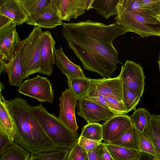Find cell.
Instances as JSON below:
<instances>
[{"mask_svg": "<svg viewBox=\"0 0 160 160\" xmlns=\"http://www.w3.org/2000/svg\"><path fill=\"white\" fill-rule=\"evenodd\" d=\"M67 160H88L87 152L77 143L70 150Z\"/></svg>", "mask_w": 160, "mask_h": 160, "instance_id": "35", "label": "cell"}, {"mask_svg": "<svg viewBox=\"0 0 160 160\" xmlns=\"http://www.w3.org/2000/svg\"><path fill=\"white\" fill-rule=\"evenodd\" d=\"M4 88V86L2 83H0V92H1L2 90Z\"/></svg>", "mask_w": 160, "mask_h": 160, "instance_id": "44", "label": "cell"}, {"mask_svg": "<svg viewBox=\"0 0 160 160\" xmlns=\"http://www.w3.org/2000/svg\"><path fill=\"white\" fill-rule=\"evenodd\" d=\"M102 142L89 139L80 136L78 143L88 153L94 150Z\"/></svg>", "mask_w": 160, "mask_h": 160, "instance_id": "36", "label": "cell"}, {"mask_svg": "<svg viewBox=\"0 0 160 160\" xmlns=\"http://www.w3.org/2000/svg\"><path fill=\"white\" fill-rule=\"evenodd\" d=\"M24 10L30 17L41 13L51 0H19Z\"/></svg>", "mask_w": 160, "mask_h": 160, "instance_id": "28", "label": "cell"}, {"mask_svg": "<svg viewBox=\"0 0 160 160\" xmlns=\"http://www.w3.org/2000/svg\"><path fill=\"white\" fill-rule=\"evenodd\" d=\"M142 133L152 143L160 155V115H151L147 127Z\"/></svg>", "mask_w": 160, "mask_h": 160, "instance_id": "20", "label": "cell"}, {"mask_svg": "<svg viewBox=\"0 0 160 160\" xmlns=\"http://www.w3.org/2000/svg\"><path fill=\"white\" fill-rule=\"evenodd\" d=\"M58 14L62 21H69L85 12V0H53Z\"/></svg>", "mask_w": 160, "mask_h": 160, "instance_id": "16", "label": "cell"}, {"mask_svg": "<svg viewBox=\"0 0 160 160\" xmlns=\"http://www.w3.org/2000/svg\"><path fill=\"white\" fill-rule=\"evenodd\" d=\"M96 94L111 97L123 102L122 82L120 75L112 78L90 79L87 96Z\"/></svg>", "mask_w": 160, "mask_h": 160, "instance_id": "9", "label": "cell"}, {"mask_svg": "<svg viewBox=\"0 0 160 160\" xmlns=\"http://www.w3.org/2000/svg\"><path fill=\"white\" fill-rule=\"evenodd\" d=\"M140 98L125 84L122 83V102L127 113L136 110Z\"/></svg>", "mask_w": 160, "mask_h": 160, "instance_id": "31", "label": "cell"}, {"mask_svg": "<svg viewBox=\"0 0 160 160\" xmlns=\"http://www.w3.org/2000/svg\"><path fill=\"white\" fill-rule=\"evenodd\" d=\"M159 17H160V11H159Z\"/></svg>", "mask_w": 160, "mask_h": 160, "instance_id": "45", "label": "cell"}, {"mask_svg": "<svg viewBox=\"0 0 160 160\" xmlns=\"http://www.w3.org/2000/svg\"><path fill=\"white\" fill-rule=\"evenodd\" d=\"M14 141V136L0 125V155Z\"/></svg>", "mask_w": 160, "mask_h": 160, "instance_id": "33", "label": "cell"}, {"mask_svg": "<svg viewBox=\"0 0 160 160\" xmlns=\"http://www.w3.org/2000/svg\"><path fill=\"white\" fill-rule=\"evenodd\" d=\"M118 4L124 8L142 17L160 20L158 15L142 7L139 0H120Z\"/></svg>", "mask_w": 160, "mask_h": 160, "instance_id": "25", "label": "cell"}, {"mask_svg": "<svg viewBox=\"0 0 160 160\" xmlns=\"http://www.w3.org/2000/svg\"><path fill=\"white\" fill-rule=\"evenodd\" d=\"M77 113L88 124L106 122L114 116L109 109L85 98L78 101Z\"/></svg>", "mask_w": 160, "mask_h": 160, "instance_id": "12", "label": "cell"}, {"mask_svg": "<svg viewBox=\"0 0 160 160\" xmlns=\"http://www.w3.org/2000/svg\"><path fill=\"white\" fill-rule=\"evenodd\" d=\"M26 23L34 26L47 29L55 28L62 23L53 0L41 13L29 17Z\"/></svg>", "mask_w": 160, "mask_h": 160, "instance_id": "14", "label": "cell"}, {"mask_svg": "<svg viewBox=\"0 0 160 160\" xmlns=\"http://www.w3.org/2000/svg\"><path fill=\"white\" fill-rule=\"evenodd\" d=\"M158 64L159 70L160 72V53H159V57L158 60Z\"/></svg>", "mask_w": 160, "mask_h": 160, "instance_id": "43", "label": "cell"}, {"mask_svg": "<svg viewBox=\"0 0 160 160\" xmlns=\"http://www.w3.org/2000/svg\"><path fill=\"white\" fill-rule=\"evenodd\" d=\"M68 88L78 101L84 98L87 95L90 78L68 77Z\"/></svg>", "mask_w": 160, "mask_h": 160, "instance_id": "23", "label": "cell"}, {"mask_svg": "<svg viewBox=\"0 0 160 160\" xmlns=\"http://www.w3.org/2000/svg\"><path fill=\"white\" fill-rule=\"evenodd\" d=\"M104 144L114 160H138L140 158L141 152L138 151L108 143Z\"/></svg>", "mask_w": 160, "mask_h": 160, "instance_id": "22", "label": "cell"}, {"mask_svg": "<svg viewBox=\"0 0 160 160\" xmlns=\"http://www.w3.org/2000/svg\"><path fill=\"white\" fill-rule=\"evenodd\" d=\"M0 15L8 18L17 25L26 22L29 17L19 0H0Z\"/></svg>", "mask_w": 160, "mask_h": 160, "instance_id": "17", "label": "cell"}, {"mask_svg": "<svg viewBox=\"0 0 160 160\" xmlns=\"http://www.w3.org/2000/svg\"><path fill=\"white\" fill-rule=\"evenodd\" d=\"M139 1L142 7L153 12L159 16V14L160 10V0H139Z\"/></svg>", "mask_w": 160, "mask_h": 160, "instance_id": "37", "label": "cell"}, {"mask_svg": "<svg viewBox=\"0 0 160 160\" xmlns=\"http://www.w3.org/2000/svg\"><path fill=\"white\" fill-rule=\"evenodd\" d=\"M16 127L14 141L30 155L61 149L47 135L33 114L32 106L24 98L9 99Z\"/></svg>", "mask_w": 160, "mask_h": 160, "instance_id": "2", "label": "cell"}, {"mask_svg": "<svg viewBox=\"0 0 160 160\" xmlns=\"http://www.w3.org/2000/svg\"><path fill=\"white\" fill-rule=\"evenodd\" d=\"M140 152V157L138 160H154V158L152 155L145 152Z\"/></svg>", "mask_w": 160, "mask_h": 160, "instance_id": "41", "label": "cell"}, {"mask_svg": "<svg viewBox=\"0 0 160 160\" xmlns=\"http://www.w3.org/2000/svg\"><path fill=\"white\" fill-rule=\"evenodd\" d=\"M80 136L97 141L102 140V129L101 124L98 123H88L82 129Z\"/></svg>", "mask_w": 160, "mask_h": 160, "instance_id": "29", "label": "cell"}, {"mask_svg": "<svg viewBox=\"0 0 160 160\" xmlns=\"http://www.w3.org/2000/svg\"><path fill=\"white\" fill-rule=\"evenodd\" d=\"M84 98L87 99L109 110L105 98L100 95H93L86 96Z\"/></svg>", "mask_w": 160, "mask_h": 160, "instance_id": "38", "label": "cell"}, {"mask_svg": "<svg viewBox=\"0 0 160 160\" xmlns=\"http://www.w3.org/2000/svg\"><path fill=\"white\" fill-rule=\"evenodd\" d=\"M55 43L50 32H43L40 59L41 73L48 76L52 74L55 63Z\"/></svg>", "mask_w": 160, "mask_h": 160, "instance_id": "13", "label": "cell"}, {"mask_svg": "<svg viewBox=\"0 0 160 160\" xmlns=\"http://www.w3.org/2000/svg\"><path fill=\"white\" fill-rule=\"evenodd\" d=\"M18 91L39 102L53 103L54 92L50 81L47 77L38 75L33 78L28 79L19 87Z\"/></svg>", "mask_w": 160, "mask_h": 160, "instance_id": "7", "label": "cell"}, {"mask_svg": "<svg viewBox=\"0 0 160 160\" xmlns=\"http://www.w3.org/2000/svg\"><path fill=\"white\" fill-rule=\"evenodd\" d=\"M70 150L63 149L31 155L29 160H67Z\"/></svg>", "mask_w": 160, "mask_h": 160, "instance_id": "30", "label": "cell"}, {"mask_svg": "<svg viewBox=\"0 0 160 160\" xmlns=\"http://www.w3.org/2000/svg\"><path fill=\"white\" fill-rule=\"evenodd\" d=\"M104 142H102L93 151L87 153L88 160H101Z\"/></svg>", "mask_w": 160, "mask_h": 160, "instance_id": "39", "label": "cell"}, {"mask_svg": "<svg viewBox=\"0 0 160 160\" xmlns=\"http://www.w3.org/2000/svg\"><path fill=\"white\" fill-rule=\"evenodd\" d=\"M140 133L133 127L118 138L108 144L139 151L138 142Z\"/></svg>", "mask_w": 160, "mask_h": 160, "instance_id": "21", "label": "cell"}, {"mask_svg": "<svg viewBox=\"0 0 160 160\" xmlns=\"http://www.w3.org/2000/svg\"><path fill=\"white\" fill-rule=\"evenodd\" d=\"M25 46L24 39L17 49L12 60L6 64L4 71L8 76L10 84L19 87L24 79L22 68V57Z\"/></svg>", "mask_w": 160, "mask_h": 160, "instance_id": "15", "label": "cell"}, {"mask_svg": "<svg viewBox=\"0 0 160 160\" xmlns=\"http://www.w3.org/2000/svg\"><path fill=\"white\" fill-rule=\"evenodd\" d=\"M60 121L71 130L77 132L78 129L75 114V108L78 99L68 88L59 97Z\"/></svg>", "mask_w": 160, "mask_h": 160, "instance_id": "10", "label": "cell"}, {"mask_svg": "<svg viewBox=\"0 0 160 160\" xmlns=\"http://www.w3.org/2000/svg\"><path fill=\"white\" fill-rule=\"evenodd\" d=\"M151 115L145 108L136 109L130 116L133 126L142 133L147 127Z\"/></svg>", "mask_w": 160, "mask_h": 160, "instance_id": "27", "label": "cell"}, {"mask_svg": "<svg viewBox=\"0 0 160 160\" xmlns=\"http://www.w3.org/2000/svg\"><path fill=\"white\" fill-rule=\"evenodd\" d=\"M55 55L56 67L67 77H86L81 66L70 61L64 52L62 47L55 49Z\"/></svg>", "mask_w": 160, "mask_h": 160, "instance_id": "18", "label": "cell"}, {"mask_svg": "<svg viewBox=\"0 0 160 160\" xmlns=\"http://www.w3.org/2000/svg\"><path fill=\"white\" fill-rule=\"evenodd\" d=\"M154 160H157L155 159L154 158Z\"/></svg>", "mask_w": 160, "mask_h": 160, "instance_id": "46", "label": "cell"}, {"mask_svg": "<svg viewBox=\"0 0 160 160\" xmlns=\"http://www.w3.org/2000/svg\"><path fill=\"white\" fill-rule=\"evenodd\" d=\"M0 125L15 136L16 133V127L12 107L9 101L4 98L1 92Z\"/></svg>", "mask_w": 160, "mask_h": 160, "instance_id": "19", "label": "cell"}, {"mask_svg": "<svg viewBox=\"0 0 160 160\" xmlns=\"http://www.w3.org/2000/svg\"></svg>", "mask_w": 160, "mask_h": 160, "instance_id": "47", "label": "cell"}, {"mask_svg": "<svg viewBox=\"0 0 160 160\" xmlns=\"http://www.w3.org/2000/svg\"><path fill=\"white\" fill-rule=\"evenodd\" d=\"M104 143L112 142L133 127L130 116L127 114L114 115L101 124Z\"/></svg>", "mask_w": 160, "mask_h": 160, "instance_id": "11", "label": "cell"}, {"mask_svg": "<svg viewBox=\"0 0 160 160\" xmlns=\"http://www.w3.org/2000/svg\"><path fill=\"white\" fill-rule=\"evenodd\" d=\"M43 32L41 28L34 26L28 36L24 39L22 68L24 79L35 73H41L40 59Z\"/></svg>", "mask_w": 160, "mask_h": 160, "instance_id": "5", "label": "cell"}, {"mask_svg": "<svg viewBox=\"0 0 160 160\" xmlns=\"http://www.w3.org/2000/svg\"><path fill=\"white\" fill-rule=\"evenodd\" d=\"M62 34L72 50L88 71L111 78L121 63L113 44L126 29L116 22L106 25L88 19L62 23Z\"/></svg>", "mask_w": 160, "mask_h": 160, "instance_id": "1", "label": "cell"}, {"mask_svg": "<svg viewBox=\"0 0 160 160\" xmlns=\"http://www.w3.org/2000/svg\"><path fill=\"white\" fill-rule=\"evenodd\" d=\"M101 158V160H114L105 147L104 142Z\"/></svg>", "mask_w": 160, "mask_h": 160, "instance_id": "40", "label": "cell"}, {"mask_svg": "<svg viewBox=\"0 0 160 160\" xmlns=\"http://www.w3.org/2000/svg\"><path fill=\"white\" fill-rule=\"evenodd\" d=\"M138 145L139 152L148 153L157 160H160V155L150 140L142 133H140Z\"/></svg>", "mask_w": 160, "mask_h": 160, "instance_id": "32", "label": "cell"}, {"mask_svg": "<svg viewBox=\"0 0 160 160\" xmlns=\"http://www.w3.org/2000/svg\"><path fill=\"white\" fill-rule=\"evenodd\" d=\"M32 109L47 135L57 146L70 150L78 143L79 137L77 132L68 128L58 117L49 112L42 104L32 106Z\"/></svg>", "mask_w": 160, "mask_h": 160, "instance_id": "3", "label": "cell"}, {"mask_svg": "<svg viewBox=\"0 0 160 160\" xmlns=\"http://www.w3.org/2000/svg\"><path fill=\"white\" fill-rule=\"evenodd\" d=\"M16 26L11 20L0 24V74L5 65L12 60L17 49L21 43Z\"/></svg>", "mask_w": 160, "mask_h": 160, "instance_id": "6", "label": "cell"}, {"mask_svg": "<svg viewBox=\"0 0 160 160\" xmlns=\"http://www.w3.org/2000/svg\"><path fill=\"white\" fill-rule=\"evenodd\" d=\"M116 22L142 38L154 36L160 37V20L157 18H145L126 9L118 3Z\"/></svg>", "mask_w": 160, "mask_h": 160, "instance_id": "4", "label": "cell"}, {"mask_svg": "<svg viewBox=\"0 0 160 160\" xmlns=\"http://www.w3.org/2000/svg\"><path fill=\"white\" fill-rule=\"evenodd\" d=\"M120 0H94L92 7L99 14L108 19L117 15V6Z\"/></svg>", "mask_w": 160, "mask_h": 160, "instance_id": "24", "label": "cell"}, {"mask_svg": "<svg viewBox=\"0 0 160 160\" xmlns=\"http://www.w3.org/2000/svg\"><path fill=\"white\" fill-rule=\"evenodd\" d=\"M29 152L14 141L0 156V160H29Z\"/></svg>", "mask_w": 160, "mask_h": 160, "instance_id": "26", "label": "cell"}, {"mask_svg": "<svg viewBox=\"0 0 160 160\" xmlns=\"http://www.w3.org/2000/svg\"><path fill=\"white\" fill-rule=\"evenodd\" d=\"M94 0H85V9L87 11L92 8V5Z\"/></svg>", "mask_w": 160, "mask_h": 160, "instance_id": "42", "label": "cell"}, {"mask_svg": "<svg viewBox=\"0 0 160 160\" xmlns=\"http://www.w3.org/2000/svg\"><path fill=\"white\" fill-rule=\"evenodd\" d=\"M119 75L122 83L140 98L144 91L145 78L141 65L133 61L127 60L122 66Z\"/></svg>", "mask_w": 160, "mask_h": 160, "instance_id": "8", "label": "cell"}, {"mask_svg": "<svg viewBox=\"0 0 160 160\" xmlns=\"http://www.w3.org/2000/svg\"><path fill=\"white\" fill-rule=\"evenodd\" d=\"M109 108L114 115H122L127 113L122 102L111 97H105Z\"/></svg>", "mask_w": 160, "mask_h": 160, "instance_id": "34", "label": "cell"}]
</instances>
